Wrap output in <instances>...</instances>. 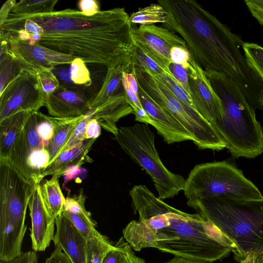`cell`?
I'll return each instance as SVG.
<instances>
[{"mask_svg": "<svg viewBox=\"0 0 263 263\" xmlns=\"http://www.w3.org/2000/svg\"><path fill=\"white\" fill-rule=\"evenodd\" d=\"M85 115L75 118L50 117L53 127V136L47 149L51 163L61 152L79 123Z\"/></svg>", "mask_w": 263, "mask_h": 263, "instance_id": "cell-23", "label": "cell"}, {"mask_svg": "<svg viewBox=\"0 0 263 263\" xmlns=\"http://www.w3.org/2000/svg\"><path fill=\"white\" fill-rule=\"evenodd\" d=\"M114 248L115 245L105 236L87 240L86 263H102L106 253Z\"/></svg>", "mask_w": 263, "mask_h": 263, "instance_id": "cell-31", "label": "cell"}, {"mask_svg": "<svg viewBox=\"0 0 263 263\" xmlns=\"http://www.w3.org/2000/svg\"><path fill=\"white\" fill-rule=\"evenodd\" d=\"M251 14L263 26V0H245Z\"/></svg>", "mask_w": 263, "mask_h": 263, "instance_id": "cell-43", "label": "cell"}, {"mask_svg": "<svg viewBox=\"0 0 263 263\" xmlns=\"http://www.w3.org/2000/svg\"><path fill=\"white\" fill-rule=\"evenodd\" d=\"M163 263H211L175 256L173 258Z\"/></svg>", "mask_w": 263, "mask_h": 263, "instance_id": "cell-51", "label": "cell"}, {"mask_svg": "<svg viewBox=\"0 0 263 263\" xmlns=\"http://www.w3.org/2000/svg\"><path fill=\"white\" fill-rule=\"evenodd\" d=\"M131 36L170 74L171 49L175 47L186 48L185 41L180 36L168 29L155 25L133 28Z\"/></svg>", "mask_w": 263, "mask_h": 263, "instance_id": "cell-12", "label": "cell"}, {"mask_svg": "<svg viewBox=\"0 0 263 263\" xmlns=\"http://www.w3.org/2000/svg\"><path fill=\"white\" fill-rule=\"evenodd\" d=\"M45 263H72L68 256L59 247H55Z\"/></svg>", "mask_w": 263, "mask_h": 263, "instance_id": "cell-46", "label": "cell"}, {"mask_svg": "<svg viewBox=\"0 0 263 263\" xmlns=\"http://www.w3.org/2000/svg\"><path fill=\"white\" fill-rule=\"evenodd\" d=\"M255 263H263V252L257 257Z\"/></svg>", "mask_w": 263, "mask_h": 263, "instance_id": "cell-53", "label": "cell"}, {"mask_svg": "<svg viewBox=\"0 0 263 263\" xmlns=\"http://www.w3.org/2000/svg\"><path fill=\"white\" fill-rule=\"evenodd\" d=\"M256 256L254 252L250 253L248 256L240 263H255Z\"/></svg>", "mask_w": 263, "mask_h": 263, "instance_id": "cell-52", "label": "cell"}, {"mask_svg": "<svg viewBox=\"0 0 263 263\" xmlns=\"http://www.w3.org/2000/svg\"><path fill=\"white\" fill-rule=\"evenodd\" d=\"M183 191L187 201L211 196L263 198L258 189L242 171L226 161L196 165L185 179Z\"/></svg>", "mask_w": 263, "mask_h": 263, "instance_id": "cell-8", "label": "cell"}, {"mask_svg": "<svg viewBox=\"0 0 263 263\" xmlns=\"http://www.w3.org/2000/svg\"><path fill=\"white\" fill-rule=\"evenodd\" d=\"M167 12L163 26L185 41L195 62L204 71L222 72L237 84L253 108H263V82L248 64L244 42L195 0H159Z\"/></svg>", "mask_w": 263, "mask_h": 263, "instance_id": "cell-3", "label": "cell"}, {"mask_svg": "<svg viewBox=\"0 0 263 263\" xmlns=\"http://www.w3.org/2000/svg\"><path fill=\"white\" fill-rule=\"evenodd\" d=\"M16 3L14 0H9L3 4L0 10V25L7 19L9 14Z\"/></svg>", "mask_w": 263, "mask_h": 263, "instance_id": "cell-48", "label": "cell"}, {"mask_svg": "<svg viewBox=\"0 0 263 263\" xmlns=\"http://www.w3.org/2000/svg\"><path fill=\"white\" fill-rule=\"evenodd\" d=\"M60 65L55 66L51 71L57 77L60 83V86L65 87H78L72 82L70 72V65Z\"/></svg>", "mask_w": 263, "mask_h": 263, "instance_id": "cell-40", "label": "cell"}, {"mask_svg": "<svg viewBox=\"0 0 263 263\" xmlns=\"http://www.w3.org/2000/svg\"><path fill=\"white\" fill-rule=\"evenodd\" d=\"M155 137L147 124L138 123L119 128L114 139L150 176L160 199L173 198L183 191L185 179L163 164L156 148Z\"/></svg>", "mask_w": 263, "mask_h": 263, "instance_id": "cell-7", "label": "cell"}, {"mask_svg": "<svg viewBox=\"0 0 263 263\" xmlns=\"http://www.w3.org/2000/svg\"><path fill=\"white\" fill-rule=\"evenodd\" d=\"M45 94L54 92L60 87V83L51 70H45L37 73Z\"/></svg>", "mask_w": 263, "mask_h": 263, "instance_id": "cell-37", "label": "cell"}, {"mask_svg": "<svg viewBox=\"0 0 263 263\" xmlns=\"http://www.w3.org/2000/svg\"><path fill=\"white\" fill-rule=\"evenodd\" d=\"M129 19L132 24L151 25L156 23H166L169 20V16L160 5L152 4L131 13Z\"/></svg>", "mask_w": 263, "mask_h": 263, "instance_id": "cell-25", "label": "cell"}, {"mask_svg": "<svg viewBox=\"0 0 263 263\" xmlns=\"http://www.w3.org/2000/svg\"><path fill=\"white\" fill-rule=\"evenodd\" d=\"M37 111L32 112L25 122L8 160L21 176L31 185L27 160L33 150L43 147L36 129Z\"/></svg>", "mask_w": 263, "mask_h": 263, "instance_id": "cell-17", "label": "cell"}, {"mask_svg": "<svg viewBox=\"0 0 263 263\" xmlns=\"http://www.w3.org/2000/svg\"><path fill=\"white\" fill-rule=\"evenodd\" d=\"M138 96L143 107L155 122V128L163 141L172 144L193 138L182 125L166 110L154 101L138 82Z\"/></svg>", "mask_w": 263, "mask_h": 263, "instance_id": "cell-16", "label": "cell"}, {"mask_svg": "<svg viewBox=\"0 0 263 263\" xmlns=\"http://www.w3.org/2000/svg\"><path fill=\"white\" fill-rule=\"evenodd\" d=\"M96 140H85L80 145L62 152L44 170L42 179L47 176L58 179L63 176L65 171L70 167L77 165L82 166L85 163L93 162L88 154Z\"/></svg>", "mask_w": 263, "mask_h": 263, "instance_id": "cell-21", "label": "cell"}, {"mask_svg": "<svg viewBox=\"0 0 263 263\" xmlns=\"http://www.w3.org/2000/svg\"><path fill=\"white\" fill-rule=\"evenodd\" d=\"M101 135V125L96 119L88 120L85 129V139H97Z\"/></svg>", "mask_w": 263, "mask_h": 263, "instance_id": "cell-45", "label": "cell"}, {"mask_svg": "<svg viewBox=\"0 0 263 263\" xmlns=\"http://www.w3.org/2000/svg\"><path fill=\"white\" fill-rule=\"evenodd\" d=\"M186 69L191 98L196 110L213 125L223 116L221 101L214 90L205 71L191 57Z\"/></svg>", "mask_w": 263, "mask_h": 263, "instance_id": "cell-13", "label": "cell"}, {"mask_svg": "<svg viewBox=\"0 0 263 263\" xmlns=\"http://www.w3.org/2000/svg\"><path fill=\"white\" fill-rule=\"evenodd\" d=\"M40 184L34 186L28 205L31 220V246L36 252L44 251L49 246L54 239L56 227L55 218L43 200Z\"/></svg>", "mask_w": 263, "mask_h": 263, "instance_id": "cell-14", "label": "cell"}, {"mask_svg": "<svg viewBox=\"0 0 263 263\" xmlns=\"http://www.w3.org/2000/svg\"><path fill=\"white\" fill-rule=\"evenodd\" d=\"M132 51V63L134 67L146 70L153 75L164 74L174 80L162 67L147 55L133 41Z\"/></svg>", "mask_w": 263, "mask_h": 263, "instance_id": "cell-30", "label": "cell"}, {"mask_svg": "<svg viewBox=\"0 0 263 263\" xmlns=\"http://www.w3.org/2000/svg\"><path fill=\"white\" fill-rule=\"evenodd\" d=\"M40 184L45 204L50 213L56 219L63 211L66 201L58 179L51 177L50 180L41 181Z\"/></svg>", "mask_w": 263, "mask_h": 263, "instance_id": "cell-24", "label": "cell"}, {"mask_svg": "<svg viewBox=\"0 0 263 263\" xmlns=\"http://www.w3.org/2000/svg\"><path fill=\"white\" fill-rule=\"evenodd\" d=\"M82 87H60L46 94L45 106L52 117L75 118L86 115L90 109L89 99Z\"/></svg>", "mask_w": 263, "mask_h": 263, "instance_id": "cell-15", "label": "cell"}, {"mask_svg": "<svg viewBox=\"0 0 263 263\" xmlns=\"http://www.w3.org/2000/svg\"><path fill=\"white\" fill-rule=\"evenodd\" d=\"M33 187L8 160H0V255L3 257L13 258L23 253L26 214Z\"/></svg>", "mask_w": 263, "mask_h": 263, "instance_id": "cell-6", "label": "cell"}, {"mask_svg": "<svg viewBox=\"0 0 263 263\" xmlns=\"http://www.w3.org/2000/svg\"><path fill=\"white\" fill-rule=\"evenodd\" d=\"M132 249L130 245L121 237L115 245V248L106 253L102 263H123Z\"/></svg>", "mask_w": 263, "mask_h": 263, "instance_id": "cell-36", "label": "cell"}, {"mask_svg": "<svg viewBox=\"0 0 263 263\" xmlns=\"http://www.w3.org/2000/svg\"><path fill=\"white\" fill-rule=\"evenodd\" d=\"M132 49L124 52L107 66V73L101 88L94 97L89 99L90 109L102 104L109 97L124 91L123 74L124 72L132 71Z\"/></svg>", "mask_w": 263, "mask_h": 263, "instance_id": "cell-19", "label": "cell"}, {"mask_svg": "<svg viewBox=\"0 0 263 263\" xmlns=\"http://www.w3.org/2000/svg\"><path fill=\"white\" fill-rule=\"evenodd\" d=\"M132 205L139 216L123 230L133 249L156 248L175 256L212 263L233 252V242L199 213L189 214L166 203L145 185L129 191Z\"/></svg>", "mask_w": 263, "mask_h": 263, "instance_id": "cell-2", "label": "cell"}, {"mask_svg": "<svg viewBox=\"0 0 263 263\" xmlns=\"http://www.w3.org/2000/svg\"><path fill=\"white\" fill-rule=\"evenodd\" d=\"M49 162V154L45 147H39L31 153L27 160V166L33 186L41 183L42 172Z\"/></svg>", "mask_w": 263, "mask_h": 263, "instance_id": "cell-27", "label": "cell"}, {"mask_svg": "<svg viewBox=\"0 0 263 263\" xmlns=\"http://www.w3.org/2000/svg\"><path fill=\"white\" fill-rule=\"evenodd\" d=\"M88 120L89 119L85 116V118L79 123L75 128L69 139L62 149L61 153L70 148L80 145L86 140L85 133L86 126Z\"/></svg>", "mask_w": 263, "mask_h": 263, "instance_id": "cell-39", "label": "cell"}, {"mask_svg": "<svg viewBox=\"0 0 263 263\" xmlns=\"http://www.w3.org/2000/svg\"><path fill=\"white\" fill-rule=\"evenodd\" d=\"M57 0H22L16 2L10 13L20 15L43 14L54 11Z\"/></svg>", "mask_w": 263, "mask_h": 263, "instance_id": "cell-28", "label": "cell"}, {"mask_svg": "<svg viewBox=\"0 0 263 263\" xmlns=\"http://www.w3.org/2000/svg\"><path fill=\"white\" fill-rule=\"evenodd\" d=\"M56 231L53 241L72 263H86L87 240L73 226L65 210L55 219Z\"/></svg>", "mask_w": 263, "mask_h": 263, "instance_id": "cell-18", "label": "cell"}, {"mask_svg": "<svg viewBox=\"0 0 263 263\" xmlns=\"http://www.w3.org/2000/svg\"><path fill=\"white\" fill-rule=\"evenodd\" d=\"M191 55L187 48L175 47L170 51L171 62L182 65L185 69L187 67Z\"/></svg>", "mask_w": 263, "mask_h": 263, "instance_id": "cell-42", "label": "cell"}, {"mask_svg": "<svg viewBox=\"0 0 263 263\" xmlns=\"http://www.w3.org/2000/svg\"><path fill=\"white\" fill-rule=\"evenodd\" d=\"M71 79L73 83L80 87L89 86L91 83L90 72L85 63L81 59L75 58L70 64Z\"/></svg>", "mask_w": 263, "mask_h": 263, "instance_id": "cell-33", "label": "cell"}, {"mask_svg": "<svg viewBox=\"0 0 263 263\" xmlns=\"http://www.w3.org/2000/svg\"><path fill=\"white\" fill-rule=\"evenodd\" d=\"M122 84L126 100L133 108L134 113L139 109L143 108L140 100L138 93L135 92L130 85L123 77Z\"/></svg>", "mask_w": 263, "mask_h": 263, "instance_id": "cell-41", "label": "cell"}, {"mask_svg": "<svg viewBox=\"0 0 263 263\" xmlns=\"http://www.w3.org/2000/svg\"><path fill=\"white\" fill-rule=\"evenodd\" d=\"M0 263H38V257L36 252L28 251L11 260Z\"/></svg>", "mask_w": 263, "mask_h": 263, "instance_id": "cell-47", "label": "cell"}, {"mask_svg": "<svg viewBox=\"0 0 263 263\" xmlns=\"http://www.w3.org/2000/svg\"><path fill=\"white\" fill-rule=\"evenodd\" d=\"M45 96L37 73L24 70L0 92V121L20 111H39Z\"/></svg>", "mask_w": 263, "mask_h": 263, "instance_id": "cell-10", "label": "cell"}, {"mask_svg": "<svg viewBox=\"0 0 263 263\" xmlns=\"http://www.w3.org/2000/svg\"><path fill=\"white\" fill-rule=\"evenodd\" d=\"M1 46L22 66L24 70L36 73L52 70L60 65H70L75 59L52 51L37 44L1 34Z\"/></svg>", "mask_w": 263, "mask_h": 263, "instance_id": "cell-11", "label": "cell"}, {"mask_svg": "<svg viewBox=\"0 0 263 263\" xmlns=\"http://www.w3.org/2000/svg\"><path fill=\"white\" fill-rule=\"evenodd\" d=\"M65 212L73 226L87 240L104 236L97 230L96 224L87 210L76 213Z\"/></svg>", "mask_w": 263, "mask_h": 263, "instance_id": "cell-29", "label": "cell"}, {"mask_svg": "<svg viewBox=\"0 0 263 263\" xmlns=\"http://www.w3.org/2000/svg\"><path fill=\"white\" fill-rule=\"evenodd\" d=\"M31 112L20 111L0 121V160H9L13 145Z\"/></svg>", "mask_w": 263, "mask_h": 263, "instance_id": "cell-22", "label": "cell"}, {"mask_svg": "<svg viewBox=\"0 0 263 263\" xmlns=\"http://www.w3.org/2000/svg\"><path fill=\"white\" fill-rule=\"evenodd\" d=\"M168 69L177 83L190 96L189 73L187 69L181 65L172 62L170 64Z\"/></svg>", "mask_w": 263, "mask_h": 263, "instance_id": "cell-38", "label": "cell"}, {"mask_svg": "<svg viewBox=\"0 0 263 263\" xmlns=\"http://www.w3.org/2000/svg\"><path fill=\"white\" fill-rule=\"evenodd\" d=\"M123 263H146V262L143 259L136 256L132 249Z\"/></svg>", "mask_w": 263, "mask_h": 263, "instance_id": "cell-50", "label": "cell"}, {"mask_svg": "<svg viewBox=\"0 0 263 263\" xmlns=\"http://www.w3.org/2000/svg\"><path fill=\"white\" fill-rule=\"evenodd\" d=\"M129 15L124 8L100 11L87 16L66 9L30 15L9 13L0 32L85 63L106 66L132 48Z\"/></svg>", "mask_w": 263, "mask_h": 263, "instance_id": "cell-1", "label": "cell"}, {"mask_svg": "<svg viewBox=\"0 0 263 263\" xmlns=\"http://www.w3.org/2000/svg\"><path fill=\"white\" fill-rule=\"evenodd\" d=\"M153 76L166 86L171 92L185 105L190 108L196 109L190 96L176 81L164 74Z\"/></svg>", "mask_w": 263, "mask_h": 263, "instance_id": "cell-35", "label": "cell"}, {"mask_svg": "<svg viewBox=\"0 0 263 263\" xmlns=\"http://www.w3.org/2000/svg\"><path fill=\"white\" fill-rule=\"evenodd\" d=\"M80 11L85 15L91 16L100 10L99 2L95 0H81L78 3Z\"/></svg>", "mask_w": 263, "mask_h": 263, "instance_id": "cell-44", "label": "cell"}, {"mask_svg": "<svg viewBox=\"0 0 263 263\" xmlns=\"http://www.w3.org/2000/svg\"><path fill=\"white\" fill-rule=\"evenodd\" d=\"M0 67L1 92L24 70L3 46H1Z\"/></svg>", "mask_w": 263, "mask_h": 263, "instance_id": "cell-26", "label": "cell"}, {"mask_svg": "<svg viewBox=\"0 0 263 263\" xmlns=\"http://www.w3.org/2000/svg\"><path fill=\"white\" fill-rule=\"evenodd\" d=\"M134 114L128 103L124 91L109 97L104 102L96 107L91 108L85 115L90 119H96L104 129L115 136L119 130L116 123L121 118Z\"/></svg>", "mask_w": 263, "mask_h": 263, "instance_id": "cell-20", "label": "cell"}, {"mask_svg": "<svg viewBox=\"0 0 263 263\" xmlns=\"http://www.w3.org/2000/svg\"><path fill=\"white\" fill-rule=\"evenodd\" d=\"M36 129L42 146L47 148L54 133L50 117L37 111Z\"/></svg>", "mask_w": 263, "mask_h": 263, "instance_id": "cell-34", "label": "cell"}, {"mask_svg": "<svg viewBox=\"0 0 263 263\" xmlns=\"http://www.w3.org/2000/svg\"><path fill=\"white\" fill-rule=\"evenodd\" d=\"M223 107L222 119L213 126L235 158H254L263 153V132L255 109L236 82L224 73L204 71Z\"/></svg>", "mask_w": 263, "mask_h": 263, "instance_id": "cell-5", "label": "cell"}, {"mask_svg": "<svg viewBox=\"0 0 263 263\" xmlns=\"http://www.w3.org/2000/svg\"><path fill=\"white\" fill-rule=\"evenodd\" d=\"M82 168L81 165H74L67 168L64 172L63 176L65 180L68 181L75 178L82 172Z\"/></svg>", "mask_w": 263, "mask_h": 263, "instance_id": "cell-49", "label": "cell"}, {"mask_svg": "<svg viewBox=\"0 0 263 263\" xmlns=\"http://www.w3.org/2000/svg\"><path fill=\"white\" fill-rule=\"evenodd\" d=\"M242 48L248 64L263 82V47L256 43L244 42Z\"/></svg>", "mask_w": 263, "mask_h": 263, "instance_id": "cell-32", "label": "cell"}, {"mask_svg": "<svg viewBox=\"0 0 263 263\" xmlns=\"http://www.w3.org/2000/svg\"><path fill=\"white\" fill-rule=\"evenodd\" d=\"M132 72L147 95L175 118L200 149L221 151L226 144L213 125L196 109L182 103L165 86L146 70L134 67Z\"/></svg>", "mask_w": 263, "mask_h": 263, "instance_id": "cell-9", "label": "cell"}, {"mask_svg": "<svg viewBox=\"0 0 263 263\" xmlns=\"http://www.w3.org/2000/svg\"><path fill=\"white\" fill-rule=\"evenodd\" d=\"M187 204L213 223L235 245L240 262L251 252H263V198L246 199L211 196L187 201Z\"/></svg>", "mask_w": 263, "mask_h": 263, "instance_id": "cell-4", "label": "cell"}]
</instances>
